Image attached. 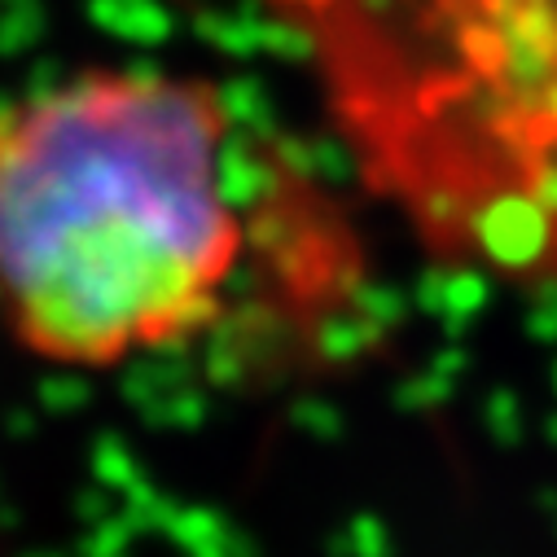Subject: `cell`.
<instances>
[{
    "label": "cell",
    "mask_w": 557,
    "mask_h": 557,
    "mask_svg": "<svg viewBox=\"0 0 557 557\" xmlns=\"http://www.w3.org/2000/svg\"><path fill=\"white\" fill-rule=\"evenodd\" d=\"M237 119L198 75L88 71L0 106V321L58 369L110 373L228 312L246 215Z\"/></svg>",
    "instance_id": "1"
},
{
    "label": "cell",
    "mask_w": 557,
    "mask_h": 557,
    "mask_svg": "<svg viewBox=\"0 0 557 557\" xmlns=\"http://www.w3.org/2000/svg\"><path fill=\"white\" fill-rule=\"evenodd\" d=\"M263 5H272V10H282V14L299 18V23H317V18L334 14L338 5H347V0H263Z\"/></svg>",
    "instance_id": "2"
}]
</instances>
